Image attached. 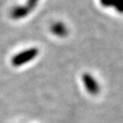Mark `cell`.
<instances>
[{
	"label": "cell",
	"mask_w": 123,
	"mask_h": 123,
	"mask_svg": "<svg viewBox=\"0 0 123 123\" xmlns=\"http://www.w3.org/2000/svg\"><path fill=\"white\" fill-rule=\"evenodd\" d=\"M38 55V50L35 47L27 49L19 52L11 58V64L14 67H20L30 62L37 57Z\"/></svg>",
	"instance_id": "6da1fadb"
},
{
	"label": "cell",
	"mask_w": 123,
	"mask_h": 123,
	"mask_svg": "<svg viewBox=\"0 0 123 123\" xmlns=\"http://www.w3.org/2000/svg\"><path fill=\"white\" fill-rule=\"evenodd\" d=\"M31 10L26 5H16L10 10V16L14 20H20L25 18L29 15Z\"/></svg>",
	"instance_id": "7a4b0ae2"
},
{
	"label": "cell",
	"mask_w": 123,
	"mask_h": 123,
	"mask_svg": "<svg viewBox=\"0 0 123 123\" xmlns=\"http://www.w3.org/2000/svg\"><path fill=\"white\" fill-rule=\"evenodd\" d=\"M51 30L52 33H54V35L59 37H63L67 33V28L65 27V26L62 23H55L51 26Z\"/></svg>",
	"instance_id": "3957f363"
},
{
	"label": "cell",
	"mask_w": 123,
	"mask_h": 123,
	"mask_svg": "<svg viewBox=\"0 0 123 123\" xmlns=\"http://www.w3.org/2000/svg\"><path fill=\"white\" fill-rule=\"evenodd\" d=\"M38 2H39V0H27V4H26V6L31 11H32V10H34L35 8H36V6H37V4H38Z\"/></svg>",
	"instance_id": "277c9868"
}]
</instances>
